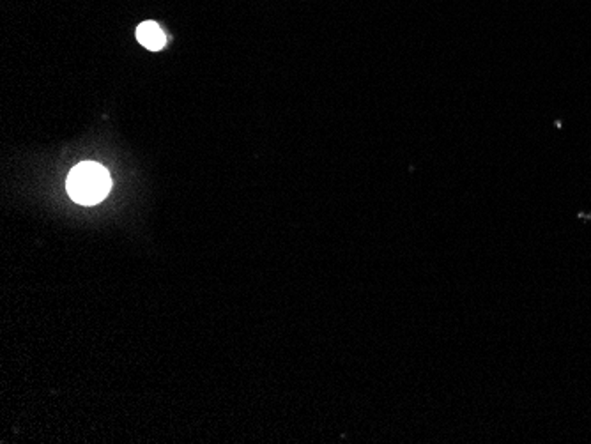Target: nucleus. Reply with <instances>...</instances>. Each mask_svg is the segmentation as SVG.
Wrapping results in <instances>:
<instances>
[{
    "label": "nucleus",
    "instance_id": "1",
    "mask_svg": "<svg viewBox=\"0 0 591 444\" xmlns=\"http://www.w3.org/2000/svg\"><path fill=\"white\" fill-rule=\"evenodd\" d=\"M112 188L110 174L105 167L94 161L76 165L67 176L69 196L83 205H94L101 202Z\"/></svg>",
    "mask_w": 591,
    "mask_h": 444
},
{
    "label": "nucleus",
    "instance_id": "2",
    "mask_svg": "<svg viewBox=\"0 0 591 444\" xmlns=\"http://www.w3.org/2000/svg\"><path fill=\"white\" fill-rule=\"evenodd\" d=\"M136 39L140 41V45H143L147 50H152V52H158L167 45V36L163 34L160 25L154 22L140 23L136 29Z\"/></svg>",
    "mask_w": 591,
    "mask_h": 444
}]
</instances>
